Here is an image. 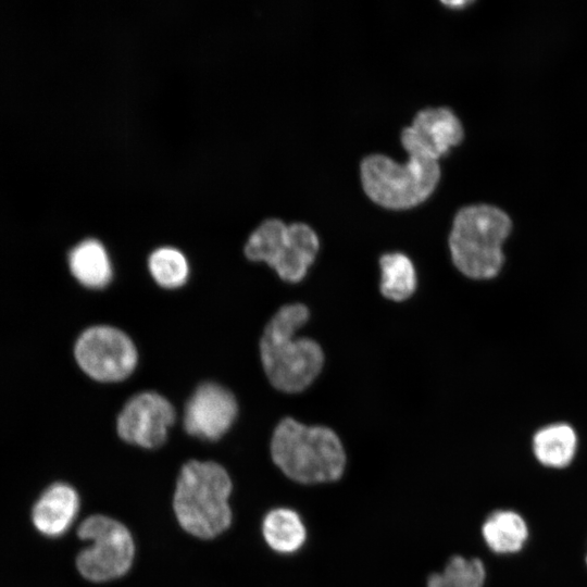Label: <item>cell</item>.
I'll list each match as a JSON object with an SVG mask.
<instances>
[{"mask_svg":"<svg viewBox=\"0 0 587 587\" xmlns=\"http://www.w3.org/2000/svg\"><path fill=\"white\" fill-rule=\"evenodd\" d=\"M77 534L90 541L76 559L77 569L86 579L111 580L126 574L132 566L135 545L121 522L107 515H90L79 525Z\"/></svg>","mask_w":587,"mask_h":587,"instance_id":"cell-7","label":"cell"},{"mask_svg":"<svg viewBox=\"0 0 587 587\" xmlns=\"http://www.w3.org/2000/svg\"><path fill=\"white\" fill-rule=\"evenodd\" d=\"M485 567L479 559L452 557L440 573L432 574L426 587H483Z\"/></svg>","mask_w":587,"mask_h":587,"instance_id":"cell-18","label":"cell"},{"mask_svg":"<svg viewBox=\"0 0 587 587\" xmlns=\"http://www.w3.org/2000/svg\"><path fill=\"white\" fill-rule=\"evenodd\" d=\"M80 369L99 382H118L128 377L137 364V350L122 330L97 325L87 328L75 344Z\"/></svg>","mask_w":587,"mask_h":587,"instance_id":"cell-8","label":"cell"},{"mask_svg":"<svg viewBox=\"0 0 587 587\" xmlns=\"http://www.w3.org/2000/svg\"><path fill=\"white\" fill-rule=\"evenodd\" d=\"M68 264L74 277L88 288H104L112 279L109 254L96 239H86L75 246L70 252Z\"/></svg>","mask_w":587,"mask_h":587,"instance_id":"cell-13","label":"cell"},{"mask_svg":"<svg viewBox=\"0 0 587 587\" xmlns=\"http://www.w3.org/2000/svg\"><path fill=\"white\" fill-rule=\"evenodd\" d=\"M482 534L492 551L513 553L522 549L527 539L528 530L520 514L509 510H498L486 519Z\"/></svg>","mask_w":587,"mask_h":587,"instance_id":"cell-15","label":"cell"},{"mask_svg":"<svg viewBox=\"0 0 587 587\" xmlns=\"http://www.w3.org/2000/svg\"><path fill=\"white\" fill-rule=\"evenodd\" d=\"M401 136L421 143L440 158L461 142L463 127L450 109L427 108L414 116L411 126L405 127Z\"/></svg>","mask_w":587,"mask_h":587,"instance_id":"cell-11","label":"cell"},{"mask_svg":"<svg viewBox=\"0 0 587 587\" xmlns=\"http://www.w3.org/2000/svg\"><path fill=\"white\" fill-rule=\"evenodd\" d=\"M442 3L455 8L466 5L470 3V1H444Z\"/></svg>","mask_w":587,"mask_h":587,"instance_id":"cell-20","label":"cell"},{"mask_svg":"<svg viewBox=\"0 0 587 587\" xmlns=\"http://www.w3.org/2000/svg\"><path fill=\"white\" fill-rule=\"evenodd\" d=\"M175 416L174 407L166 398L153 391L140 392L123 407L116 429L123 440L151 449L164 444Z\"/></svg>","mask_w":587,"mask_h":587,"instance_id":"cell-9","label":"cell"},{"mask_svg":"<svg viewBox=\"0 0 587 587\" xmlns=\"http://www.w3.org/2000/svg\"><path fill=\"white\" fill-rule=\"evenodd\" d=\"M378 264L382 273L379 291L386 299L402 302L413 296L417 277L409 257L401 252L385 253Z\"/></svg>","mask_w":587,"mask_h":587,"instance_id":"cell-17","label":"cell"},{"mask_svg":"<svg viewBox=\"0 0 587 587\" xmlns=\"http://www.w3.org/2000/svg\"><path fill=\"white\" fill-rule=\"evenodd\" d=\"M319 249V237L308 224L286 225L267 218L251 233L245 254L251 261L267 263L283 280L296 284L308 274Z\"/></svg>","mask_w":587,"mask_h":587,"instance_id":"cell-6","label":"cell"},{"mask_svg":"<svg viewBox=\"0 0 587 587\" xmlns=\"http://www.w3.org/2000/svg\"><path fill=\"white\" fill-rule=\"evenodd\" d=\"M79 498L73 487L57 483L48 487L33 509L36 528L50 537L65 533L74 522Z\"/></svg>","mask_w":587,"mask_h":587,"instance_id":"cell-12","label":"cell"},{"mask_svg":"<svg viewBox=\"0 0 587 587\" xmlns=\"http://www.w3.org/2000/svg\"><path fill=\"white\" fill-rule=\"evenodd\" d=\"M310 317L303 303L280 307L266 324L260 340V355L265 375L279 391L305 390L324 366V352L317 341L296 337Z\"/></svg>","mask_w":587,"mask_h":587,"instance_id":"cell-1","label":"cell"},{"mask_svg":"<svg viewBox=\"0 0 587 587\" xmlns=\"http://www.w3.org/2000/svg\"><path fill=\"white\" fill-rule=\"evenodd\" d=\"M232 480L213 461H189L180 470L173 508L180 526L192 536L210 539L230 524Z\"/></svg>","mask_w":587,"mask_h":587,"instance_id":"cell-3","label":"cell"},{"mask_svg":"<svg viewBox=\"0 0 587 587\" xmlns=\"http://www.w3.org/2000/svg\"><path fill=\"white\" fill-rule=\"evenodd\" d=\"M586 561H587V558H586Z\"/></svg>","mask_w":587,"mask_h":587,"instance_id":"cell-21","label":"cell"},{"mask_svg":"<svg viewBox=\"0 0 587 587\" xmlns=\"http://www.w3.org/2000/svg\"><path fill=\"white\" fill-rule=\"evenodd\" d=\"M237 412V401L232 391L216 383H203L186 403L184 428L202 440H217L230 428Z\"/></svg>","mask_w":587,"mask_h":587,"instance_id":"cell-10","label":"cell"},{"mask_svg":"<svg viewBox=\"0 0 587 587\" xmlns=\"http://www.w3.org/2000/svg\"><path fill=\"white\" fill-rule=\"evenodd\" d=\"M148 267L153 279L164 288L183 286L189 275V266L185 255L172 247L154 250L148 260Z\"/></svg>","mask_w":587,"mask_h":587,"instance_id":"cell-19","label":"cell"},{"mask_svg":"<svg viewBox=\"0 0 587 587\" xmlns=\"http://www.w3.org/2000/svg\"><path fill=\"white\" fill-rule=\"evenodd\" d=\"M271 455L287 477L302 484L334 482L346 465L344 446L332 428L308 426L292 417L283 419L275 427Z\"/></svg>","mask_w":587,"mask_h":587,"instance_id":"cell-2","label":"cell"},{"mask_svg":"<svg viewBox=\"0 0 587 587\" xmlns=\"http://www.w3.org/2000/svg\"><path fill=\"white\" fill-rule=\"evenodd\" d=\"M408 161L397 163L382 154H372L361 163V180L366 195L387 209H409L423 202L434 191L439 177L438 158L429 150L401 141Z\"/></svg>","mask_w":587,"mask_h":587,"instance_id":"cell-4","label":"cell"},{"mask_svg":"<svg viewBox=\"0 0 587 587\" xmlns=\"http://www.w3.org/2000/svg\"><path fill=\"white\" fill-rule=\"evenodd\" d=\"M262 533L266 544L279 553L297 551L307 537L300 516L286 508L274 509L265 515Z\"/></svg>","mask_w":587,"mask_h":587,"instance_id":"cell-16","label":"cell"},{"mask_svg":"<svg viewBox=\"0 0 587 587\" xmlns=\"http://www.w3.org/2000/svg\"><path fill=\"white\" fill-rule=\"evenodd\" d=\"M510 217L490 204H472L458 211L449 235L451 260L473 279L498 275L504 262L502 245L511 232Z\"/></svg>","mask_w":587,"mask_h":587,"instance_id":"cell-5","label":"cell"},{"mask_svg":"<svg viewBox=\"0 0 587 587\" xmlns=\"http://www.w3.org/2000/svg\"><path fill=\"white\" fill-rule=\"evenodd\" d=\"M577 447L574 429L563 423L539 429L533 438L537 460L549 467L561 469L570 464Z\"/></svg>","mask_w":587,"mask_h":587,"instance_id":"cell-14","label":"cell"}]
</instances>
